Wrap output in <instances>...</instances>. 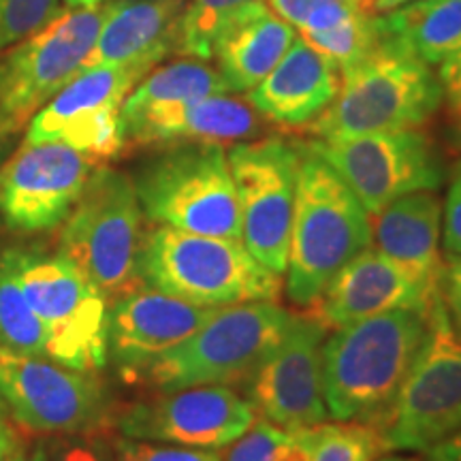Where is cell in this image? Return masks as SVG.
I'll list each match as a JSON object with an SVG mask.
<instances>
[{"instance_id": "cell-20", "label": "cell", "mask_w": 461, "mask_h": 461, "mask_svg": "<svg viewBox=\"0 0 461 461\" xmlns=\"http://www.w3.org/2000/svg\"><path fill=\"white\" fill-rule=\"evenodd\" d=\"M184 5L186 0H107L84 68L141 67L152 71L176 51Z\"/></svg>"}, {"instance_id": "cell-37", "label": "cell", "mask_w": 461, "mask_h": 461, "mask_svg": "<svg viewBox=\"0 0 461 461\" xmlns=\"http://www.w3.org/2000/svg\"><path fill=\"white\" fill-rule=\"evenodd\" d=\"M438 79H440L442 92H445L451 107L457 113H461V50L455 51L453 56H448L447 60L442 62Z\"/></svg>"}, {"instance_id": "cell-35", "label": "cell", "mask_w": 461, "mask_h": 461, "mask_svg": "<svg viewBox=\"0 0 461 461\" xmlns=\"http://www.w3.org/2000/svg\"><path fill=\"white\" fill-rule=\"evenodd\" d=\"M115 453L120 461H222L218 448H193L167 442L135 440V438L113 436Z\"/></svg>"}, {"instance_id": "cell-41", "label": "cell", "mask_w": 461, "mask_h": 461, "mask_svg": "<svg viewBox=\"0 0 461 461\" xmlns=\"http://www.w3.org/2000/svg\"><path fill=\"white\" fill-rule=\"evenodd\" d=\"M107 0H62V7L67 9H88V7H101Z\"/></svg>"}, {"instance_id": "cell-24", "label": "cell", "mask_w": 461, "mask_h": 461, "mask_svg": "<svg viewBox=\"0 0 461 461\" xmlns=\"http://www.w3.org/2000/svg\"><path fill=\"white\" fill-rule=\"evenodd\" d=\"M295 39V28L258 0L218 37L212 58L229 92H250L272 73Z\"/></svg>"}, {"instance_id": "cell-19", "label": "cell", "mask_w": 461, "mask_h": 461, "mask_svg": "<svg viewBox=\"0 0 461 461\" xmlns=\"http://www.w3.org/2000/svg\"><path fill=\"white\" fill-rule=\"evenodd\" d=\"M436 299H429L400 265L376 248H366L348 261L330 282L319 302L316 316L327 327H344L367 316L393 310L429 312Z\"/></svg>"}, {"instance_id": "cell-34", "label": "cell", "mask_w": 461, "mask_h": 461, "mask_svg": "<svg viewBox=\"0 0 461 461\" xmlns=\"http://www.w3.org/2000/svg\"><path fill=\"white\" fill-rule=\"evenodd\" d=\"M230 445L233 447L222 461H282L295 448V436L263 417L255 419Z\"/></svg>"}, {"instance_id": "cell-36", "label": "cell", "mask_w": 461, "mask_h": 461, "mask_svg": "<svg viewBox=\"0 0 461 461\" xmlns=\"http://www.w3.org/2000/svg\"><path fill=\"white\" fill-rule=\"evenodd\" d=\"M442 246L451 257L461 255V160L453 171L442 210Z\"/></svg>"}, {"instance_id": "cell-1", "label": "cell", "mask_w": 461, "mask_h": 461, "mask_svg": "<svg viewBox=\"0 0 461 461\" xmlns=\"http://www.w3.org/2000/svg\"><path fill=\"white\" fill-rule=\"evenodd\" d=\"M429 312L393 310L336 327L321 348L322 397L333 420L380 429L412 370Z\"/></svg>"}, {"instance_id": "cell-26", "label": "cell", "mask_w": 461, "mask_h": 461, "mask_svg": "<svg viewBox=\"0 0 461 461\" xmlns=\"http://www.w3.org/2000/svg\"><path fill=\"white\" fill-rule=\"evenodd\" d=\"M229 95V86L205 60L184 58L171 65L152 68L126 96L122 105V124L160 109L182 105L205 96Z\"/></svg>"}, {"instance_id": "cell-9", "label": "cell", "mask_w": 461, "mask_h": 461, "mask_svg": "<svg viewBox=\"0 0 461 461\" xmlns=\"http://www.w3.org/2000/svg\"><path fill=\"white\" fill-rule=\"evenodd\" d=\"M105 5L58 11L41 31L0 51V143L26 131L65 86L84 71Z\"/></svg>"}, {"instance_id": "cell-22", "label": "cell", "mask_w": 461, "mask_h": 461, "mask_svg": "<svg viewBox=\"0 0 461 461\" xmlns=\"http://www.w3.org/2000/svg\"><path fill=\"white\" fill-rule=\"evenodd\" d=\"M376 250L406 272L429 299L442 297V205L434 190H419L384 207L372 227Z\"/></svg>"}, {"instance_id": "cell-21", "label": "cell", "mask_w": 461, "mask_h": 461, "mask_svg": "<svg viewBox=\"0 0 461 461\" xmlns=\"http://www.w3.org/2000/svg\"><path fill=\"white\" fill-rule=\"evenodd\" d=\"M342 75L297 34L285 58L248 95L258 115L282 126H310L338 96Z\"/></svg>"}, {"instance_id": "cell-16", "label": "cell", "mask_w": 461, "mask_h": 461, "mask_svg": "<svg viewBox=\"0 0 461 461\" xmlns=\"http://www.w3.org/2000/svg\"><path fill=\"white\" fill-rule=\"evenodd\" d=\"M255 403L229 384H203L132 402L115 411L113 428L135 440L222 448L255 423Z\"/></svg>"}, {"instance_id": "cell-29", "label": "cell", "mask_w": 461, "mask_h": 461, "mask_svg": "<svg viewBox=\"0 0 461 461\" xmlns=\"http://www.w3.org/2000/svg\"><path fill=\"white\" fill-rule=\"evenodd\" d=\"M0 346L15 353L48 357L41 321L14 276L5 250H0Z\"/></svg>"}, {"instance_id": "cell-5", "label": "cell", "mask_w": 461, "mask_h": 461, "mask_svg": "<svg viewBox=\"0 0 461 461\" xmlns=\"http://www.w3.org/2000/svg\"><path fill=\"white\" fill-rule=\"evenodd\" d=\"M149 222L241 241L238 193L222 143H171L131 177Z\"/></svg>"}, {"instance_id": "cell-13", "label": "cell", "mask_w": 461, "mask_h": 461, "mask_svg": "<svg viewBox=\"0 0 461 461\" xmlns=\"http://www.w3.org/2000/svg\"><path fill=\"white\" fill-rule=\"evenodd\" d=\"M357 194L367 214L378 216L400 197L436 190L445 171L434 141L419 129L374 132L353 140L303 143Z\"/></svg>"}, {"instance_id": "cell-39", "label": "cell", "mask_w": 461, "mask_h": 461, "mask_svg": "<svg viewBox=\"0 0 461 461\" xmlns=\"http://www.w3.org/2000/svg\"><path fill=\"white\" fill-rule=\"evenodd\" d=\"M22 438L17 434L15 423L9 419V414L5 412L3 403H0V461H5V457L14 451V448L20 445Z\"/></svg>"}, {"instance_id": "cell-33", "label": "cell", "mask_w": 461, "mask_h": 461, "mask_svg": "<svg viewBox=\"0 0 461 461\" xmlns=\"http://www.w3.org/2000/svg\"><path fill=\"white\" fill-rule=\"evenodd\" d=\"M31 453L34 461H120L107 431L48 436Z\"/></svg>"}, {"instance_id": "cell-32", "label": "cell", "mask_w": 461, "mask_h": 461, "mask_svg": "<svg viewBox=\"0 0 461 461\" xmlns=\"http://www.w3.org/2000/svg\"><path fill=\"white\" fill-rule=\"evenodd\" d=\"M60 9L62 0H0V51L41 31Z\"/></svg>"}, {"instance_id": "cell-25", "label": "cell", "mask_w": 461, "mask_h": 461, "mask_svg": "<svg viewBox=\"0 0 461 461\" xmlns=\"http://www.w3.org/2000/svg\"><path fill=\"white\" fill-rule=\"evenodd\" d=\"M378 20L389 39L429 67L461 50V0H412Z\"/></svg>"}, {"instance_id": "cell-14", "label": "cell", "mask_w": 461, "mask_h": 461, "mask_svg": "<svg viewBox=\"0 0 461 461\" xmlns=\"http://www.w3.org/2000/svg\"><path fill=\"white\" fill-rule=\"evenodd\" d=\"M149 71L141 67L84 68L31 120L24 143H65L95 160L126 148L122 105Z\"/></svg>"}, {"instance_id": "cell-7", "label": "cell", "mask_w": 461, "mask_h": 461, "mask_svg": "<svg viewBox=\"0 0 461 461\" xmlns=\"http://www.w3.org/2000/svg\"><path fill=\"white\" fill-rule=\"evenodd\" d=\"M293 319L276 302L218 308L193 336L157 357L137 378L160 393L248 383L286 336Z\"/></svg>"}, {"instance_id": "cell-45", "label": "cell", "mask_w": 461, "mask_h": 461, "mask_svg": "<svg viewBox=\"0 0 461 461\" xmlns=\"http://www.w3.org/2000/svg\"><path fill=\"white\" fill-rule=\"evenodd\" d=\"M282 461H305V459H303V455H302V451H299V448L295 447V448H293V451H291V453H288V455H286V457H285V459H282Z\"/></svg>"}, {"instance_id": "cell-42", "label": "cell", "mask_w": 461, "mask_h": 461, "mask_svg": "<svg viewBox=\"0 0 461 461\" xmlns=\"http://www.w3.org/2000/svg\"><path fill=\"white\" fill-rule=\"evenodd\" d=\"M5 461H34V457L32 453L24 447V442H20V445H17L7 457H5Z\"/></svg>"}, {"instance_id": "cell-40", "label": "cell", "mask_w": 461, "mask_h": 461, "mask_svg": "<svg viewBox=\"0 0 461 461\" xmlns=\"http://www.w3.org/2000/svg\"><path fill=\"white\" fill-rule=\"evenodd\" d=\"M406 3H412V0H374L372 14H387V11L402 7Z\"/></svg>"}, {"instance_id": "cell-12", "label": "cell", "mask_w": 461, "mask_h": 461, "mask_svg": "<svg viewBox=\"0 0 461 461\" xmlns=\"http://www.w3.org/2000/svg\"><path fill=\"white\" fill-rule=\"evenodd\" d=\"M227 158L238 193L241 244L269 272L286 274L302 148L265 137L235 143Z\"/></svg>"}, {"instance_id": "cell-15", "label": "cell", "mask_w": 461, "mask_h": 461, "mask_svg": "<svg viewBox=\"0 0 461 461\" xmlns=\"http://www.w3.org/2000/svg\"><path fill=\"white\" fill-rule=\"evenodd\" d=\"M101 163L65 143H22L0 167V216L14 233L60 227Z\"/></svg>"}, {"instance_id": "cell-28", "label": "cell", "mask_w": 461, "mask_h": 461, "mask_svg": "<svg viewBox=\"0 0 461 461\" xmlns=\"http://www.w3.org/2000/svg\"><path fill=\"white\" fill-rule=\"evenodd\" d=\"M258 0H186L177 26L176 54L210 60L218 37Z\"/></svg>"}, {"instance_id": "cell-17", "label": "cell", "mask_w": 461, "mask_h": 461, "mask_svg": "<svg viewBox=\"0 0 461 461\" xmlns=\"http://www.w3.org/2000/svg\"><path fill=\"white\" fill-rule=\"evenodd\" d=\"M327 330L316 314L295 316L282 342L248 380L257 412L291 434L330 419L321 378Z\"/></svg>"}, {"instance_id": "cell-31", "label": "cell", "mask_w": 461, "mask_h": 461, "mask_svg": "<svg viewBox=\"0 0 461 461\" xmlns=\"http://www.w3.org/2000/svg\"><path fill=\"white\" fill-rule=\"evenodd\" d=\"M276 15H280L297 34L331 31L355 15L366 14L346 0H265Z\"/></svg>"}, {"instance_id": "cell-6", "label": "cell", "mask_w": 461, "mask_h": 461, "mask_svg": "<svg viewBox=\"0 0 461 461\" xmlns=\"http://www.w3.org/2000/svg\"><path fill=\"white\" fill-rule=\"evenodd\" d=\"M141 276L148 286L199 308L276 302L280 276L263 267L241 241L154 227L143 235Z\"/></svg>"}, {"instance_id": "cell-18", "label": "cell", "mask_w": 461, "mask_h": 461, "mask_svg": "<svg viewBox=\"0 0 461 461\" xmlns=\"http://www.w3.org/2000/svg\"><path fill=\"white\" fill-rule=\"evenodd\" d=\"M218 308H199L141 286L115 299L107 312V359L129 378H137L157 357L193 336Z\"/></svg>"}, {"instance_id": "cell-47", "label": "cell", "mask_w": 461, "mask_h": 461, "mask_svg": "<svg viewBox=\"0 0 461 461\" xmlns=\"http://www.w3.org/2000/svg\"><path fill=\"white\" fill-rule=\"evenodd\" d=\"M459 115H461V113H459Z\"/></svg>"}, {"instance_id": "cell-23", "label": "cell", "mask_w": 461, "mask_h": 461, "mask_svg": "<svg viewBox=\"0 0 461 461\" xmlns=\"http://www.w3.org/2000/svg\"><path fill=\"white\" fill-rule=\"evenodd\" d=\"M126 146H171V143L244 141L263 131V115L250 103L214 95L122 124Z\"/></svg>"}, {"instance_id": "cell-3", "label": "cell", "mask_w": 461, "mask_h": 461, "mask_svg": "<svg viewBox=\"0 0 461 461\" xmlns=\"http://www.w3.org/2000/svg\"><path fill=\"white\" fill-rule=\"evenodd\" d=\"M442 99L440 79L429 65L383 32V41L342 73L338 96L310 124V132L316 140L336 141L419 129Z\"/></svg>"}, {"instance_id": "cell-38", "label": "cell", "mask_w": 461, "mask_h": 461, "mask_svg": "<svg viewBox=\"0 0 461 461\" xmlns=\"http://www.w3.org/2000/svg\"><path fill=\"white\" fill-rule=\"evenodd\" d=\"M442 295H445L448 308L461 319V255H455L445 263Z\"/></svg>"}, {"instance_id": "cell-10", "label": "cell", "mask_w": 461, "mask_h": 461, "mask_svg": "<svg viewBox=\"0 0 461 461\" xmlns=\"http://www.w3.org/2000/svg\"><path fill=\"white\" fill-rule=\"evenodd\" d=\"M459 429L461 319L442 295L431 305L420 353L378 431L387 451L425 453Z\"/></svg>"}, {"instance_id": "cell-11", "label": "cell", "mask_w": 461, "mask_h": 461, "mask_svg": "<svg viewBox=\"0 0 461 461\" xmlns=\"http://www.w3.org/2000/svg\"><path fill=\"white\" fill-rule=\"evenodd\" d=\"M0 403L31 434H92L113 428L115 408L96 374L0 346Z\"/></svg>"}, {"instance_id": "cell-2", "label": "cell", "mask_w": 461, "mask_h": 461, "mask_svg": "<svg viewBox=\"0 0 461 461\" xmlns=\"http://www.w3.org/2000/svg\"><path fill=\"white\" fill-rule=\"evenodd\" d=\"M299 148L286 295L297 305H312L339 269L372 246L374 230L370 214L348 184L303 143Z\"/></svg>"}, {"instance_id": "cell-30", "label": "cell", "mask_w": 461, "mask_h": 461, "mask_svg": "<svg viewBox=\"0 0 461 461\" xmlns=\"http://www.w3.org/2000/svg\"><path fill=\"white\" fill-rule=\"evenodd\" d=\"M299 37L322 58H327L342 75L383 41V28H380L378 15L359 14L331 31L299 34Z\"/></svg>"}, {"instance_id": "cell-8", "label": "cell", "mask_w": 461, "mask_h": 461, "mask_svg": "<svg viewBox=\"0 0 461 461\" xmlns=\"http://www.w3.org/2000/svg\"><path fill=\"white\" fill-rule=\"evenodd\" d=\"M7 261L41 321L48 359L79 372L107 366V299L65 257L7 248Z\"/></svg>"}, {"instance_id": "cell-43", "label": "cell", "mask_w": 461, "mask_h": 461, "mask_svg": "<svg viewBox=\"0 0 461 461\" xmlns=\"http://www.w3.org/2000/svg\"><path fill=\"white\" fill-rule=\"evenodd\" d=\"M346 3H350L353 7H357L359 11H366V14H372L374 0H346Z\"/></svg>"}, {"instance_id": "cell-44", "label": "cell", "mask_w": 461, "mask_h": 461, "mask_svg": "<svg viewBox=\"0 0 461 461\" xmlns=\"http://www.w3.org/2000/svg\"><path fill=\"white\" fill-rule=\"evenodd\" d=\"M376 461H425L417 457H403V455H387V457H378Z\"/></svg>"}, {"instance_id": "cell-46", "label": "cell", "mask_w": 461, "mask_h": 461, "mask_svg": "<svg viewBox=\"0 0 461 461\" xmlns=\"http://www.w3.org/2000/svg\"><path fill=\"white\" fill-rule=\"evenodd\" d=\"M5 149H7V143H0V167H3V163H5Z\"/></svg>"}, {"instance_id": "cell-27", "label": "cell", "mask_w": 461, "mask_h": 461, "mask_svg": "<svg viewBox=\"0 0 461 461\" xmlns=\"http://www.w3.org/2000/svg\"><path fill=\"white\" fill-rule=\"evenodd\" d=\"M293 436L305 461H376L387 451L380 431L361 420L319 423Z\"/></svg>"}, {"instance_id": "cell-4", "label": "cell", "mask_w": 461, "mask_h": 461, "mask_svg": "<svg viewBox=\"0 0 461 461\" xmlns=\"http://www.w3.org/2000/svg\"><path fill=\"white\" fill-rule=\"evenodd\" d=\"M143 212L131 176L99 165L60 224L58 255L77 267L109 303L146 286Z\"/></svg>"}]
</instances>
